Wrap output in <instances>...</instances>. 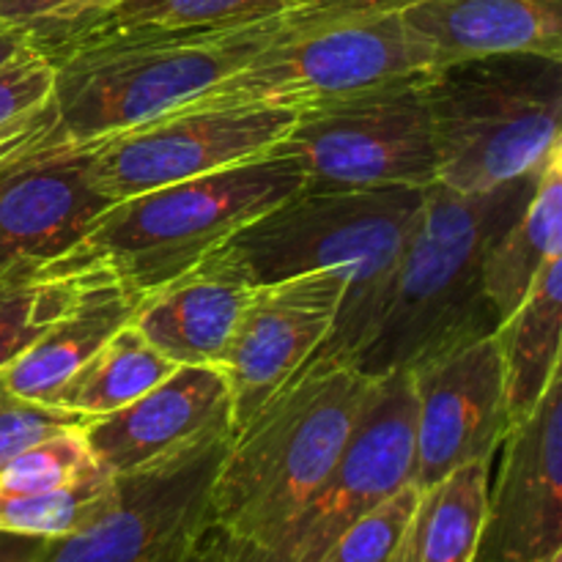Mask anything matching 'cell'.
<instances>
[{
	"label": "cell",
	"instance_id": "cell-24",
	"mask_svg": "<svg viewBox=\"0 0 562 562\" xmlns=\"http://www.w3.org/2000/svg\"><path fill=\"white\" fill-rule=\"evenodd\" d=\"M176 368L179 366L165 360L132 324H124L91 360L71 373L49 404L88 417L110 415L148 393Z\"/></svg>",
	"mask_w": 562,
	"mask_h": 562
},
{
	"label": "cell",
	"instance_id": "cell-22",
	"mask_svg": "<svg viewBox=\"0 0 562 562\" xmlns=\"http://www.w3.org/2000/svg\"><path fill=\"white\" fill-rule=\"evenodd\" d=\"M488 461L459 467L420 488L390 562H475L486 519Z\"/></svg>",
	"mask_w": 562,
	"mask_h": 562
},
{
	"label": "cell",
	"instance_id": "cell-17",
	"mask_svg": "<svg viewBox=\"0 0 562 562\" xmlns=\"http://www.w3.org/2000/svg\"><path fill=\"white\" fill-rule=\"evenodd\" d=\"M252 289L245 269L217 247L146 291L130 324L173 366H217Z\"/></svg>",
	"mask_w": 562,
	"mask_h": 562
},
{
	"label": "cell",
	"instance_id": "cell-15",
	"mask_svg": "<svg viewBox=\"0 0 562 562\" xmlns=\"http://www.w3.org/2000/svg\"><path fill=\"white\" fill-rule=\"evenodd\" d=\"M113 206L91 181V146L53 135L0 165V272L77 256Z\"/></svg>",
	"mask_w": 562,
	"mask_h": 562
},
{
	"label": "cell",
	"instance_id": "cell-37",
	"mask_svg": "<svg viewBox=\"0 0 562 562\" xmlns=\"http://www.w3.org/2000/svg\"><path fill=\"white\" fill-rule=\"evenodd\" d=\"M547 562H562V552H558V554H552V558H549Z\"/></svg>",
	"mask_w": 562,
	"mask_h": 562
},
{
	"label": "cell",
	"instance_id": "cell-6",
	"mask_svg": "<svg viewBox=\"0 0 562 562\" xmlns=\"http://www.w3.org/2000/svg\"><path fill=\"white\" fill-rule=\"evenodd\" d=\"M302 184L300 162L272 148L267 157L113 203L88 231L82 256L143 296L302 192Z\"/></svg>",
	"mask_w": 562,
	"mask_h": 562
},
{
	"label": "cell",
	"instance_id": "cell-34",
	"mask_svg": "<svg viewBox=\"0 0 562 562\" xmlns=\"http://www.w3.org/2000/svg\"><path fill=\"white\" fill-rule=\"evenodd\" d=\"M176 562H234L231 560V547H228V538L220 527L209 525L206 530L201 532L195 543L187 549Z\"/></svg>",
	"mask_w": 562,
	"mask_h": 562
},
{
	"label": "cell",
	"instance_id": "cell-26",
	"mask_svg": "<svg viewBox=\"0 0 562 562\" xmlns=\"http://www.w3.org/2000/svg\"><path fill=\"white\" fill-rule=\"evenodd\" d=\"M115 475L108 470L36 494H0V530L36 538H64L80 530L108 505Z\"/></svg>",
	"mask_w": 562,
	"mask_h": 562
},
{
	"label": "cell",
	"instance_id": "cell-9",
	"mask_svg": "<svg viewBox=\"0 0 562 562\" xmlns=\"http://www.w3.org/2000/svg\"><path fill=\"white\" fill-rule=\"evenodd\" d=\"M231 428L115 475L108 505L80 530L47 543L42 562H176L212 525V488Z\"/></svg>",
	"mask_w": 562,
	"mask_h": 562
},
{
	"label": "cell",
	"instance_id": "cell-2",
	"mask_svg": "<svg viewBox=\"0 0 562 562\" xmlns=\"http://www.w3.org/2000/svg\"><path fill=\"white\" fill-rule=\"evenodd\" d=\"M538 173L486 192L426 187L420 223L398 263L376 327L351 366L379 379L409 371L426 357L486 338L499 327L483 291V258L516 223L536 192Z\"/></svg>",
	"mask_w": 562,
	"mask_h": 562
},
{
	"label": "cell",
	"instance_id": "cell-35",
	"mask_svg": "<svg viewBox=\"0 0 562 562\" xmlns=\"http://www.w3.org/2000/svg\"><path fill=\"white\" fill-rule=\"evenodd\" d=\"M31 47H36V44L31 42V33H27L25 27L0 22V69H5L11 60L20 58V55Z\"/></svg>",
	"mask_w": 562,
	"mask_h": 562
},
{
	"label": "cell",
	"instance_id": "cell-1",
	"mask_svg": "<svg viewBox=\"0 0 562 562\" xmlns=\"http://www.w3.org/2000/svg\"><path fill=\"white\" fill-rule=\"evenodd\" d=\"M349 16L362 14L327 0H294L272 14L228 25L115 33L66 44L47 55L55 66L53 140L93 146L173 113L280 38Z\"/></svg>",
	"mask_w": 562,
	"mask_h": 562
},
{
	"label": "cell",
	"instance_id": "cell-23",
	"mask_svg": "<svg viewBox=\"0 0 562 562\" xmlns=\"http://www.w3.org/2000/svg\"><path fill=\"white\" fill-rule=\"evenodd\" d=\"M97 267L80 250L64 261L20 263L0 272V371L77 300Z\"/></svg>",
	"mask_w": 562,
	"mask_h": 562
},
{
	"label": "cell",
	"instance_id": "cell-31",
	"mask_svg": "<svg viewBox=\"0 0 562 562\" xmlns=\"http://www.w3.org/2000/svg\"><path fill=\"white\" fill-rule=\"evenodd\" d=\"M55 66L38 47L0 69V126L33 113L53 99Z\"/></svg>",
	"mask_w": 562,
	"mask_h": 562
},
{
	"label": "cell",
	"instance_id": "cell-7",
	"mask_svg": "<svg viewBox=\"0 0 562 562\" xmlns=\"http://www.w3.org/2000/svg\"><path fill=\"white\" fill-rule=\"evenodd\" d=\"M431 69V49L406 25L404 14L382 11L280 38L245 69L179 110L256 104L300 113Z\"/></svg>",
	"mask_w": 562,
	"mask_h": 562
},
{
	"label": "cell",
	"instance_id": "cell-25",
	"mask_svg": "<svg viewBox=\"0 0 562 562\" xmlns=\"http://www.w3.org/2000/svg\"><path fill=\"white\" fill-rule=\"evenodd\" d=\"M294 0H119L66 44L115 36V33L228 25V22L272 14V11L285 9Z\"/></svg>",
	"mask_w": 562,
	"mask_h": 562
},
{
	"label": "cell",
	"instance_id": "cell-13",
	"mask_svg": "<svg viewBox=\"0 0 562 562\" xmlns=\"http://www.w3.org/2000/svg\"><path fill=\"white\" fill-rule=\"evenodd\" d=\"M346 285L344 274L324 269L252 289L217 362L231 387L234 431L327 340Z\"/></svg>",
	"mask_w": 562,
	"mask_h": 562
},
{
	"label": "cell",
	"instance_id": "cell-27",
	"mask_svg": "<svg viewBox=\"0 0 562 562\" xmlns=\"http://www.w3.org/2000/svg\"><path fill=\"white\" fill-rule=\"evenodd\" d=\"M104 472L93 459L82 428L55 434L33 448L22 450L0 467V494H36L69 486Z\"/></svg>",
	"mask_w": 562,
	"mask_h": 562
},
{
	"label": "cell",
	"instance_id": "cell-18",
	"mask_svg": "<svg viewBox=\"0 0 562 562\" xmlns=\"http://www.w3.org/2000/svg\"><path fill=\"white\" fill-rule=\"evenodd\" d=\"M401 14L431 49L434 69L508 53L562 60V0H417Z\"/></svg>",
	"mask_w": 562,
	"mask_h": 562
},
{
	"label": "cell",
	"instance_id": "cell-33",
	"mask_svg": "<svg viewBox=\"0 0 562 562\" xmlns=\"http://www.w3.org/2000/svg\"><path fill=\"white\" fill-rule=\"evenodd\" d=\"M49 538L0 530V562H42Z\"/></svg>",
	"mask_w": 562,
	"mask_h": 562
},
{
	"label": "cell",
	"instance_id": "cell-12",
	"mask_svg": "<svg viewBox=\"0 0 562 562\" xmlns=\"http://www.w3.org/2000/svg\"><path fill=\"white\" fill-rule=\"evenodd\" d=\"M562 552V376L492 456L475 562H547Z\"/></svg>",
	"mask_w": 562,
	"mask_h": 562
},
{
	"label": "cell",
	"instance_id": "cell-4",
	"mask_svg": "<svg viewBox=\"0 0 562 562\" xmlns=\"http://www.w3.org/2000/svg\"><path fill=\"white\" fill-rule=\"evenodd\" d=\"M371 376L344 360L307 362L231 437L212 488V525L245 560L272 543L338 461Z\"/></svg>",
	"mask_w": 562,
	"mask_h": 562
},
{
	"label": "cell",
	"instance_id": "cell-11",
	"mask_svg": "<svg viewBox=\"0 0 562 562\" xmlns=\"http://www.w3.org/2000/svg\"><path fill=\"white\" fill-rule=\"evenodd\" d=\"M296 110L228 104L187 108L130 126L91 146V181L113 203L267 157Z\"/></svg>",
	"mask_w": 562,
	"mask_h": 562
},
{
	"label": "cell",
	"instance_id": "cell-3",
	"mask_svg": "<svg viewBox=\"0 0 562 562\" xmlns=\"http://www.w3.org/2000/svg\"><path fill=\"white\" fill-rule=\"evenodd\" d=\"M423 201L426 190L420 187L296 192L236 231L220 250L245 269L252 285L324 269L344 274L349 285L338 316L307 362H349L382 316L401 258L420 223Z\"/></svg>",
	"mask_w": 562,
	"mask_h": 562
},
{
	"label": "cell",
	"instance_id": "cell-16",
	"mask_svg": "<svg viewBox=\"0 0 562 562\" xmlns=\"http://www.w3.org/2000/svg\"><path fill=\"white\" fill-rule=\"evenodd\" d=\"M217 428L234 431L223 368L179 366L132 404L93 417L82 434L93 459L110 475H124Z\"/></svg>",
	"mask_w": 562,
	"mask_h": 562
},
{
	"label": "cell",
	"instance_id": "cell-14",
	"mask_svg": "<svg viewBox=\"0 0 562 562\" xmlns=\"http://www.w3.org/2000/svg\"><path fill=\"white\" fill-rule=\"evenodd\" d=\"M415 390L412 486L428 488L459 467L488 461L510 428L503 357L494 335L409 368Z\"/></svg>",
	"mask_w": 562,
	"mask_h": 562
},
{
	"label": "cell",
	"instance_id": "cell-8",
	"mask_svg": "<svg viewBox=\"0 0 562 562\" xmlns=\"http://www.w3.org/2000/svg\"><path fill=\"white\" fill-rule=\"evenodd\" d=\"M426 77V75H423ZM423 77L300 110L274 151L300 162L302 192L431 187L437 181Z\"/></svg>",
	"mask_w": 562,
	"mask_h": 562
},
{
	"label": "cell",
	"instance_id": "cell-32",
	"mask_svg": "<svg viewBox=\"0 0 562 562\" xmlns=\"http://www.w3.org/2000/svg\"><path fill=\"white\" fill-rule=\"evenodd\" d=\"M53 126H55L53 99H49L47 104H42L38 110H33V113L0 126V165H3L5 159L14 157V154H20L22 148L33 146V143L53 135Z\"/></svg>",
	"mask_w": 562,
	"mask_h": 562
},
{
	"label": "cell",
	"instance_id": "cell-20",
	"mask_svg": "<svg viewBox=\"0 0 562 562\" xmlns=\"http://www.w3.org/2000/svg\"><path fill=\"white\" fill-rule=\"evenodd\" d=\"M562 258L543 267L521 305L494 333L503 357L505 409L510 426L525 420L560 373Z\"/></svg>",
	"mask_w": 562,
	"mask_h": 562
},
{
	"label": "cell",
	"instance_id": "cell-29",
	"mask_svg": "<svg viewBox=\"0 0 562 562\" xmlns=\"http://www.w3.org/2000/svg\"><path fill=\"white\" fill-rule=\"evenodd\" d=\"M119 0H0V22L20 25L44 55L64 47Z\"/></svg>",
	"mask_w": 562,
	"mask_h": 562
},
{
	"label": "cell",
	"instance_id": "cell-30",
	"mask_svg": "<svg viewBox=\"0 0 562 562\" xmlns=\"http://www.w3.org/2000/svg\"><path fill=\"white\" fill-rule=\"evenodd\" d=\"M93 417L60 409L42 401L22 398L0 382V467L22 450L55 437V434L86 428Z\"/></svg>",
	"mask_w": 562,
	"mask_h": 562
},
{
	"label": "cell",
	"instance_id": "cell-28",
	"mask_svg": "<svg viewBox=\"0 0 562 562\" xmlns=\"http://www.w3.org/2000/svg\"><path fill=\"white\" fill-rule=\"evenodd\" d=\"M420 488L404 486L355 521L318 562H390L415 510Z\"/></svg>",
	"mask_w": 562,
	"mask_h": 562
},
{
	"label": "cell",
	"instance_id": "cell-36",
	"mask_svg": "<svg viewBox=\"0 0 562 562\" xmlns=\"http://www.w3.org/2000/svg\"><path fill=\"white\" fill-rule=\"evenodd\" d=\"M340 3L362 5L368 11H404L406 5L417 3V0H340Z\"/></svg>",
	"mask_w": 562,
	"mask_h": 562
},
{
	"label": "cell",
	"instance_id": "cell-21",
	"mask_svg": "<svg viewBox=\"0 0 562 562\" xmlns=\"http://www.w3.org/2000/svg\"><path fill=\"white\" fill-rule=\"evenodd\" d=\"M554 258H562V148L549 157L525 212L483 258V291L499 324Z\"/></svg>",
	"mask_w": 562,
	"mask_h": 562
},
{
	"label": "cell",
	"instance_id": "cell-10",
	"mask_svg": "<svg viewBox=\"0 0 562 562\" xmlns=\"http://www.w3.org/2000/svg\"><path fill=\"white\" fill-rule=\"evenodd\" d=\"M415 390L409 371L371 382L360 417L322 486L269 547L234 562H318L360 516L412 483Z\"/></svg>",
	"mask_w": 562,
	"mask_h": 562
},
{
	"label": "cell",
	"instance_id": "cell-19",
	"mask_svg": "<svg viewBox=\"0 0 562 562\" xmlns=\"http://www.w3.org/2000/svg\"><path fill=\"white\" fill-rule=\"evenodd\" d=\"M137 302L140 296L132 294L104 263H99L77 300L0 371V382L22 398L49 404L71 373L91 360L110 335L130 324Z\"/></svg>",
	"mask_w": 562,
	"mask_h": 562
},
{
	"label": "cell",
	"instance_id": "cell-5",
	"mask_svg": "<svg viewBox=\"0 0 562 562\" xmlns=\"http://www.w3.org/2000/svg\"><path fill=\"white\" fill-rule=\"evenodd\" d=\"M437 184L486 192L547 168L560 151L562 60L532 53L486 55L423 77Z\"/></svg>",
	"mask_w": 562,
	"mask_h": 562
}]
</instances>
